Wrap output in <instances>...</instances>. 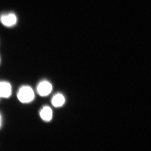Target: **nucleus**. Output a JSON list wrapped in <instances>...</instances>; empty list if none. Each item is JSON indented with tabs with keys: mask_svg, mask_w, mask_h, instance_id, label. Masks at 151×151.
Returning a JSON list of instances; mask_svg holds the SVG:
<instances>
[{
	"mask_svg": "<svg viewBox=\"0 0 151 151\" xmlns=\"http://www.w3.org/2000/svg\"><path fill=\"white\" fill-rule=\"evenodd\" d=\"M17 97L19 100L22 103H30L34 99V92L30 86H23L19 89Z\"/></svg>",
	"mask_w": 151,
	"mask_h": 151,
	"instance_id": "obj_1",
	"label": "nucleus"
},
{
	"mask_svg": "<svg viewBox=\"0 0 151 151\" xmlns=\"http://www.w3.org/2000/svg\"><path fill=\"white\" fill-rule=\"evenodd\" d=\"M52 89V84L49 82L44 81H41L39 84L37 90L40 95L44 97L50 94Z\"/></svg>",
	"mask_w": 151,
	"mask_h": 151,
	"instance_id": "obj_2",
	"label": "nucleus"
},
{
	"mask_svg": "<svg viewBox=\"0 0 151 151\" xmlns=\"http://www.w3.org/2000/svg\"><path fill=\"white\" fill-rule=\"evenodd\" d=\"M1 20L2 23L7 27L13 26L17 21L16 15L14 13L3 14L1 17Z\"/></svg>",
	"mask_w": 151,
	"mask_h": 151,
	"instance_id": "obj_3",
	"label": "nucleus"
},
{
	"mask_svg": "<svg viewBox=\"0 0 151 151\" xmlns=\"http://www.w3.org/2000/svg\"><path fill=\"white\" fill-rule=\"evenodd\" d=\"M0 96L3 98H8L12 94V86L10 84L6 81H1L0 84Z\"/></svg>",
	"mask_w": 151,
	"mask_h": 151,
	"instance_id": "obj_4",
	"label": "nucleus"
},
{
	"mask_svg": "<svg viewBox=\"0 0 151 151\" xmlns=\"http://www.w3.org/2000/svg\"><path fill=\"white\" fill-rule=\"evenodd\" d=\"M40 116L41 119L45 122H49L52 119V112L48 106H45L41 110Z\"/></svg>",
	"mask_w": 151,
	"mask_h": 151,
	"instance_id": "obj_5",
	"label": "nucleus"
},
{
	"mask_svg": "<svg viewBox=\"0 0 151 151\" xmlns=\"http://www.w3.org/2000/svg\"><path fill=\"white\" fill-rule=\"evenodd\" d=\"M65 102V97L60 94H58L55 95L52 100V104L53 106L56 108L62 106Z\"/></svg>",
	"mask_w": 151,
	"mask_h": 151,
	"instance_id": "obj_6",
	"label": "nucleus"
}]
</instances>
